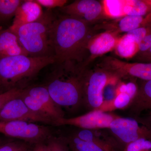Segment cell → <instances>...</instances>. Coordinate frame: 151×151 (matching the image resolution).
Returning a JSON list of instances; mask_svg holds the SVG:
<instances>
[{"label": "cell", "mask_w": 151, "mask_h": 151, "mask_svg": "<svg viewBox=\"0 0 151 151\" xmlns=\"http://www.w3.org/2000/svg\"><path fill=\"white\" fill-rule=\"evenodd\" d=\"M115 39L110 34L105 33L94 40L89 46L90 53L99 55L108 52L115 45Z\"/></svg>", "instance_id": "e0dca14e"}, {"label": "cell", "mask_w": 151, "mask_h": 151, "mask_svg": "<svg viewBox=\"0 0 151 151\" xmlns=\"http://www.w3.org/2000/svg\"><path fill=\"white\" fill-rule=\"evenodd\" d=\"M32 151H45V144L44 142L34 144Z\"/></svg>", "instance_id": "1f68e13d"}, {"label": "cell", "mask_w": 151, "mask_h": 151, "mask_svg": "<svg viewBox=\"0 0 151 151\" xmlns=\"http://www.w3.org/2000/svg\"><path fill=\"white\" fill-rule=\"evenodd\" d=\"M24 89L28 94L37 101L46 111L48 117L54 121V123L56 120L64 118L62 108L54 102L46 86H29Z\"/></svg>", "instance_id": "8fae6325"}, {"label": "cell", "mask_w": 151, "mask_h": 151, "mask_svg": "<svg viewBox=\"0 0 151 151\" xmlns=\"http://www.w3.org/2000/svg\"><path fill=\"white\" fill-rule=\"evenodd\" d=\"M54 56L18 55L0 58V91L23 89L47 65L54 64Z\"/></svg>", "instance_id": "3957f363"}, {"label": "cell", "mask_w": 151, "mask_h": 151, "mask_svg": "<svg viewBox=\"0 0 151 151\" xmlns=\"http://www.w3.org/2000/svg\"><path fill=\"white\" fill-rule=\"evenodd\" d=\"M41 6L47 8L48 9L55 8H62L65 6L67 1L65 0H35Z\"/></svg>", "instance_id": "83f0119b"}, {"label": "cell", "mask_w": 151, "mask_h": 151, "mask_svg": "<svg viewBox=\"0 0 151 151\" xmlns=\"http://www.w3.org/2000/svg\"><path fill=\"white\" fill-rule=\"evenodd\" d=\"M28 55L20 43L15 33L9 28L0 31V58Z\"/></svg>", "instance_id": "9a60e30c"}, {"label": "cell", "mask_w": 151, "mask_h": 151, "mask_svg": "<svg viewBox=\"0 0 151 151\" xmlns=\"http://www.w3.org/2000/svg\"><path fill=\"white\" fill-rule=\"evenodd\" d=\"M2 29L1 27H0V31H1V30Z\"/></svg>", "instance_id": "d590c367"}, {"label": "cell", "mask_w": 151, "mask_h": 151, "mask_svg": "<svg viewBox=\"0 0 151 151\" xmlns=\"http://www.w3.org/2000/svg\"><path fill=\"white\" fill-rule=\"evenodd\" d=\"M127 108L129 115L134 118L139 117L143 111L151 110V80L143 81L138 86L137 94Z\"/></svg>", "instance_id": "4fadbf2b"}, {"label": "cell", "mask_w": 151, "mask_h": 151, "mask_svg": "<svg viewBox=\"0 0 151 151\" xmlns=\"http://www.w3.org/2000/svg\"><path fill=\"white\" fill-rule=\"evenodd\" d=\"M56 16L50 9L44 12L37 20L11 28L29 56H53L51 34Z\"/></svg>", "instance_id": "277c9868"}, {"label": "cell", "mask_w": 151, "mask_h": 151, "mask_svg": "<svg viewBox=\"0 0 151 151\" xmlns=\"http://www.w3.org/2000/svg\"><path fill=\"white\" fill-rule=\"evenodd\" d=\"M151 9L145 1H130L124 6L123 12L127 16H142L145 15Z\"/></svg>", "instance_id": "d6986e66"}, {"label": "cell", "mask_w": 151, "mask_h": 151, "mask_svg": "<svg viewBox=\"0 0 151 151\" xmlns=\"http://www.w3.org/2000/svg\"><path fill=\"white\" fill-rule=\"evenodd\" d=\"M42 7L35 0L23 1L17 11L11 28L37 20L42 16Z\"/></svg>", "instance_id": "5bb4252c"}, {"label": "cell", "mask_w": 151, "mask_h": 151, "mask_svg": "<svg viewBox=\"0 0 151 151\" xmlns=\"http://www.w3.org/2000/svg\"><path fill=\"white\" fill-rule=\"evenodd\" d=\"M108 75L103 71L87 73L84 86V104L91 111L99 108L104 102L103 91Z\"/></svg>", "instance_id": "9c48e42d"}, {"label": "cell", "mask_w": 151, "mask_h": 151, "mask_svg": "<svg viewBox=\"0 0 151 151\" xmlns=\"http://www.w3.org/2000/svg\"><path fill=\"white\" fill-rule=\"evenodd\" d=\"M0 133L32 144L44 142L52 135L49 127L22 121L0 122Z\"/></svg>", "instance_id": "8992f818"}, {"label": "cell", "mask_w": 151, "mask_h": 151, "mask_svg": "<svg viewBox=\"0 0 151 151\" xmlns=\"http://www.w3.org/2000/svg\"><path fill=\"white\" fill-rule=\"evenodd\" d=\"M136 119H137L139 121L145 125L147 127L151 128V109L150 113L145 117L142 118L138 117Z\"/></svg>", "instance_id": "4dcf8cb0"}, {"label": "cell", "mask_w": 151, "mask_h": 151, "mask_svg": "<svg viewBox=\"0 0 151 151\" xmlns=\"http://www.w3.org/2000/svg\"><path fill=\"white\" fill-rule=\"evenodd\" d=\"M142 56L145 59H146L147 60L150 61L151 63V47H150L148 50L147 51L142 53Z\"/></svg>", "instance_id": "836d02e7"}, {"label": "cell", "mask_w": 151, "mask_h": 151, "mask_svg": "<svg viewBox=\"0 0 151 151\" xmlns=\"http://www.w3.org/2000/svg\"><path fill=\"white\" fill-rule=\"evenodd\" d=\"M108 130L119 143L122 150L127 144L139 139L151 140V128L132 117L119 116L112 122Z\"/></svg>", "instance_id": "5b68a950"}, {"label": "cell", "mask_w": 151, "mask_h": 151, "mask_svg": "<svg viewBox=\"0 0 151 151\" xmlns=\"http://www.w3.org/2000/svg\"><path fill=\"white\" fill-rule=\"evenodd\" d=\"M151 31V26L147 27H140L128 32L127 36L139 45L149 32Z\"/></svg>", "instance_id": "cb8c5ba5"}, {"label": "cell", "mask_w": 151, "mask_h": 151, "mask_svg": "<svg viewBox=\"0 0 151 151\" xmlns=\"http://www.w3.org/2000/svg\"><path fill=\"white\" fill-rule=\"evenodd\" d=\"M60 10L86 22L93 20L100 15L102 6L97 1L81 0L60 8Z\"/></svg>", "instance_id": "30bf717a"}, {"label": "cell", "mask_w": 151, "mask_h": 151, "mask_svg": "<svg viewBox=\"0 0 151 151\" xmlns=\"http://www.w3.org/2000/svg\"><path fill=\"white\" fill-rule=\"evenodd\" d=\"M45 151H70L66 137L50 136L45 142Z\"/></svg>", "instance_id": "7402d4cb"}, {"label": "cell", "mask_w": 151, "mask_h": 151, "mask_svg": "<svg viewBox=\"0 0 151 151\" xmlns=\"http://www.w3.org/2000/svg\"><path fill=\"white\" fill-rule=\"evenodd\" d=\"M121 151H151V140L139 139L127 144Z\"/></svg>", "instance_id": "603a6c76"}, {"label": "cell", "mask_w": 151, "mask_h": 151, "mask_svg": "<svg viewBox=\"0 0 151 151\" xmlns=\"http://www.w3.org/2000/svg\"><path fill=\"white\" fill-rule=\"evenodd\" d=\"M88 32L86 22L80 19L56 16L51 34L55 63L80 59Z\"/></svg>", "instance_id": "7a4b0ae2"}, {"label": "cell", "mask_w": 151, "mask_h": 151, "mask_svg": "<svg viewBox=\"0 0 151 151\" xmlns=\"http://www.w3.org/2000/svg\"><path fill=\"white\" fill-rule=\"evenodd\" d=\"M151 47V31L139 45V51L142 53L148 50Z\"/></svg>", "instance_id": "f546056e"}, {"label": "cell", "mask_w": 151, "mask_h": 151, "mask_svg": "<svg viewBox=\"0 0 151 151\" xmlns=\"http://www.w3.org/2000/svg\"><path fill=\"white\" fill-rule=\"evenodd\" d=\"M33 144L27 142L23 143L21 147L17 151H32Z\"/></svg>", "instance_id": "d6a6232c"}, {"label": "cell", "mask_w": 151, "mask_h": 151, "mask_svg": "<svg viewBox=\"0 0 151 151\" xmlns=\"http://www.w3.org/2000/svg\"><path fill=\"white\" fill-rule=\"evenodd\" d=\"M22 90L13 89L0 93V109L9 100L19 96Z\"/></svg>", "instance_id": "484cf974"}, {"label": "cell", "mask_w": 151, "mask_h": 151, "mask_svg": "<svg viewBox=\"0 0 151 151\" xmlns=\"http://www.w3.org/2000/svg\"></svg>", "instance_id": "8d00e7d4"}, {"label": "cell", "mask_w": 151, "mask_h": 151, "mask_svg": "<svg viewBox=\"0 0 151 151\" xmlns=\"http://www.w3.org/2000/svg\"><path fill=\"white\" fill-rule=\"evenodd\" d=\"M105 3L108 12L111 16L118 17L122 15L123 12L121 1L110 0L105 1Z\"/></svg>", "instance_id": "d4e9b609"}, {"label": "cell", "mask_w": 151, "mask_h": 151, "mask_svg": "<svg viewBox=\"0 0 151 151\" xmlns=\"http://www.w3.org/2000/svg\"><path fill=\"white\" fill-rule=\"evenodd\" d=\"M117 50L121 56L131 57L139 51V45L128 36L126 35L120 41Z\"/></svg>", "instance_id": "44dd1931"}, {"label": "cell", "mask_w": 151, "mask_h": 151, "mask_svg": "<svg viewBox=\"0 0 151 151\" xmlns=\"http://www.w3.org/2000/svg\"><path fill=\"white\" fill-rule=\"evenodd\" d=\"M45 86L54 102L61 108L74 111L84 104L87 72L72 61L55 63Z\"/></svg>", "instance_id": "6da1fadb"}, {"label": "cell", "mask_w": 151, "mask_h": 151, "mask_svg": "<svg viewBox=\"0 0 151 151\" xmlns=\"http://www.w3.org/2000/svg\"><path fill=\"white\" fill-rule=\"evenodd\" d=\"M133 99L127 93H120L111 100H104L103 104L95 110L110 113L116 110L127 109Z\"/></svg>", "instance_id": "2e32d148"}, {"label": "cell", "mask_w": 151, "mask_h": 151, "mask_svg": "<svg viewBox=\"0 0 151 151\" xmlns=\"http://www.w3.org/2000/svg\"><path fill=\"white\" fill-rule=\"evenodd\" d=\"M23 143L18 142L0 143V151H17Z\"/></svg>", "instance_id": "f1b7e54d"}, {"label": "cell", "mask_w": 151, "mask_h": 151, "mask_svg": "<svg viewBox=\"0 0 151 151\" xmlns=\"http://www.w3.org/2000/svg\"><path fill=\"white\" fill-rule=\"evenodd\" d=\"M20 96L9 100L0 109V122H38L54 126V121L31 110Z\"/></svg>", "instance_id": "52a82bcc"}, {"label": "cell", "mask_w": 151, "mask_h": 151, "mask_svg": "<svg viewBox=\"0 0 151 151\" xmlns=\"http://www.w3.org/2000/svg\"><path fill=\"white\" fill-rule=\"evenodd\" d=\"M72 134L81 140L92 142L112 151L122 150V148L119 143L109 131L108 132L101 129H80L73 132Z\"/></svg>", "instance_id": "7c38bea8"}, {"label": "cell", "mask_w": 151, "mask_h": 151, "mask_svg": "<svg viewBox=\"0 0 151 151\" xmlns=\"http://www.w3.org/2000/svg\"><path fill=\"white\" fill-rule=\"evenodd\" d=\"M119 116L114 113L93 110L77 117L58 119L55 122L54 126L69 125L84 129H108L112 122Z\"/></svg>", "instance_id": "ba28073f"}, {"label": "cell", "mask_w": 151, "mask_h": 151, "mask_svg": "<svg viewBox=\"0 0 151 151\" xmlns=\"http://www.w3.org/2000/svg\"><path fill=\"white\" fill-rule=\"evenodd\" d=\"M23 1L21 0H0V19L5 20L14 17Z\"/></svg>", "instance_id": "ffe728a7"}, {"label": "cell", "mask_w": 151, "mask_h": 151, "mask_svg": "<svg viewBox=\"0 0 151 151\" xmlns=\"http://www.w3.org/2000/svg\"><path fill=\"white\" fill-rule=\"evenodd\" d=\"M138 87L137 84L134 82H129L127 84H122L119 86L118 91L116 93V96L120 93H125L134 99L137 92Z\"/></svg>", "instance_id": "4316f807"}, {"label": "cell", "mask_w": 151, "mask_h": 151, "mask_svg": "<svg viewBox=\"0 0 151 151\" xmlns=\"http://www.w3.org/2000/svg\"><path fill=\"white\" fill-rule=\"evenodd\" d=\"M146 2L148 5L150 7L151 9V1H146Z\"/></svg>", "instance_id": "e575fe53"}, {"label": "cell", "mask_w": 151, "mask_h": 151, "mask_svg": "<svg viewBox=\"0 0 151 151\" xmlns=\"http://www.w3.org/2000/svg\"><path fill=\"white\" fill-rule=\"evenodd\" d=\"M66 138L70 151H113L92 142L81 140L72 134Z\"/></svg>", "instance_id": "ac0fdd59"}]
</instances>
